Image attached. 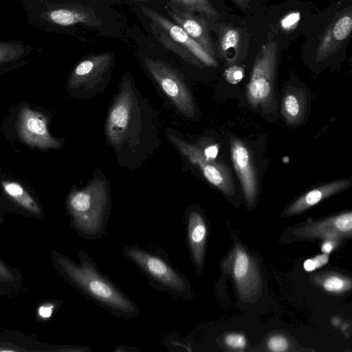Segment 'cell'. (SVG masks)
Instances as JSON below:
<instances>
[{"label":"cell","instance_id":"cell-1","mask_svg":"<svg viewBox=\"0 0 352 352\" xmlns=\"http://www.w3.org/2000/svg\"><path fill=\"white\" fill-rule=\"evenodd\" d=\"M105 135L120 165L131 169L140 168L161 143L152 107L128 72L109 109Z\"/></svg>","mask_w":352,"mask_h":352},{"label":"cell","instance_id":"cell-2","mask_svg":"<svg viewBox=\"0 0 352 352\" xmlns=\"http://www.w3.org/2000/svg\"><path fill=\"white\" fill-rule=\"evenodd\" d=\"M79 263L59 253L54 256V263L61 275L85 296L109 311L126 318H135L140 309L98 269L86 252H78Z\"/></svg>","mask_w":352,"mask_h":352},{"label":"cell","instance_id":"cell-3","mask_svg":"<svg viewBox=\"0 0 352 352\" xmlns=\"http://www.w3.org/2000/svg\"><path fill=\"white\" fill-rule=\"evenodd\" d=\"M110 206L106 179L94 178L86 186L69 192L67 207L74 227L83 237L100 238L107 223Z\"/></svg>","mask_w":352,"mask_h":352},{"label":"cell","instance_id":"cell-4","mask_svg":"<svg viewBox=\"0 0 352 352\" xmlns=\"http://www.w3.org/2000/svg\"><path fill=\"white\" fill-rule=\"evenodd\" d=\"M141 10L148 19L153 35L166 49L194 66H217L215 58L180 26L151 8L142 7Z\"/></svg>","mask_w":352,"mask_h":352},{"label":"cell","instance_id":"cell-5","mask_svg":"<svg viewBox=\"0 0 352 352\" xmlns=\"http://www.w3.org/2000/svg\"><path fill=\"white\" fill-rule=\"evenodd\" d=\"M122 253L157 287L177 297L189 298L190 288L188 280L166 259L137 245L124 248Z\"/></svg>","mask_w":352,"mask_h":352},{"label":"cell","instance_id":"cell-6","mask_svg":"<svg viewBox=\"0 0 352 352\" xmlns=\"http://www.w3.org/2000/svg\"><path fill=\"white\" fill-rule=\"evenodd\" d=\"M278 45L269 41L262 45L246 86V98L253 109L269 111L276 102L274 82L278 60Z\"/></svg>","mask_w":352,"mask_h":352},{"label":"cell","instance_id":"cell-7","mask_svg":"<svg viewBox=\"0 0 352 352\" xmlns=\"http://www.w3.org/2000/svg\"><path fill=\"white\" fill-rule=\"evenodd\" d=\"M114 56L104 52L89 56L72 71L67 83L71 95L89 98L103 91L108 83Z\"/></svg>","mask_w":352,"mask_h":352},{"label":"cell","instance_id":"cell-8","mask_svg":"<svg viewBox=\"0 0 352 352\" xmlns=\"http://www.w3.org/2000/svg\"><path fill=\"white\" fill-rule=\"evenodd\" d=\"M145 66L163 92L186 118L195 120L197 107L182 75L166 62L153 58L144 59Z\"/></svg>","mask_w":352,"mask_h":352},{"label":"cell","instance_id":"cell-9","mask_svg":"<svg viewBox=\"0 0 352 352\" xmlns=\"http://www.w3.org/2000/svg\"><path fill=\"white\" fill-rule=\"evenodd\" d=\"M165 133L177 151L200 170L209 183L227 195L235 192L234 180L227 166L207 157L201 148L187 142L175 131L167 129Z\"/></svg>","mask_w":352,"mask_h":352},{"label":"cell","instance_id":"cell-10","mask_svg":"<svg viewBox=\"0 0 352 352\" xmlns=\"http://www.w3.org/2000/svg\"><path fill=\"white\" fill-rule=\"evenodd\" d=\"M223 269L233 278L241 298H250L261 291L262 283L258 265L239 243H235L223 263Z\"/></svg>","mask_w":352,"mask_h":352},{"label":"cell","instance_id":"cell-11","mask_svg":"<svg viewBox=\"0 0 352 352\" xmlns=\"http://www.w3.org/2000/svg\"><path fill=\"white\" fill-rule=\"evenodd\" d=\"M18 132L28 145L42 150L59 149L62 143L54 138L47 127V120L40 112L23 106L18 116Z\"/></svg>","mask_w":352,"mask_h":352},{"label":"cell","instance_id":"cell-12","mask_svg":"<svg viewBox=\"0 0 352 352\" xmlns=\"http://www.w3.org/2000/svg\"><path fill=\"white\" fill-rule=\"evenodd\" d=\"M230 155L234 168L241 184L246 201L254 204L258 188L257 175L253 157L248 146L241 140L232 138Z\"/></svg>","mask_w":352,"mask_h":352},{"label":"cell","instance_id":"cell-13","mask_svg":"<svg viewBox=\"0 0 352 352\" xmlns=\"http://www.w3.org/2000/svg\"><path fill=\"white\" fill-rule=\"evenodd\" d=\"M165 9L175 23L214 57L215 50L210 34L209 19L201 14L179 8L169 2L166 4Z\"/></svg>","mask_w":352,"mask_h":352},{"label":"cell","instance_id":"cell-14","mask_svg":"<svg viewBox=\"0 0 352 352\" xmlns=\"http://www.w3.org/2000/svg\"><path fill=\"white\" fill-rule=\"evenodd\" d=\"M352 232V212L351 211L318 220L301 226L294 234L301 238L323 239L339 241L350 237Z\"/></svg>","mask_w":352,"mask_h":352},{"label":"cell","instance_id":"cell-15","mask_svg":"<svg viewBox=\"0 0 352 352\" xmlns=\"http://www.w3.org/2000/svg\"><path fill=\"white\" fill-rule=\"evenodd\" d=\"M351 30V11H344L335 16L320 38L316 50V60H324L333 55L346 41Z\"/></svg>","mask_w":352,"mask_h":352},{"label":"cell","instance_id":"cell-16","mask_svg":"<svg viewBox=\"0 0 352 352\" xmlns=\"http://www.w3.org/2000/svg\"><path fill=\"white\" fill-rule=\"evenodd\" d=\"M45 18L61 26L83 24L100 28L103 25L102 19L92 8L79 3H69L56 6L47 11Z\"/></svg>","mask_w":352,"mask_h":352},{"label":"cell","instance_id":"cell-17","mask_svg":"<svg viewBox=\"0 0 352 352\" xmlns=\"http://www.w3.org/2000/svg\"><path fill=\"white\" fill-rule=\"evenodd\" d=\"M207 225L204 216L192 209L187 214V236L192 262L197 272L203 268L207 237Z\"/></svg>","mask_w":352,"mask_h":352},{"label":"cell","instance_id":"cell-18","mask_svg":"<svg viewBox=\"0 0 352 352\" xmlns=\"http://www.w3.org/2000/svg\"><path fill=\"white\" fill-rule=\"evenodd\" d=\"M351 179H339L314 188L298 198L284 212L283 217L299 214L326 198L349 188Z\"/></svg>","mask_w":352,"mask_h":352},{"label":"cell","instance_id":"cell-19","mask_svg":"<svg viewBox=\"0 0 352 352\" xmlns=\"http://www.w3.org/2000/svg\"><path fill=\"white\" fill-rule=\"evenodd\" d=\"M307 107V98L301 88L290 87L283 96L281 104L282 115L290 125L300 124L304 120Z\"/></svg>","mask_w":352,"mask_h":352},{"label":"cell","instance_id":"cell-20","mask_svg":"<svg viewBox=\"0 0 352 352\" xmlns=\"http://www.w3.org/2000/svg\"><path fill=\"white\" fill-rule=\"evenodd\" d=\"M1 186L6 194L21 208L34 214H41L38 204L21 184L14 181L4 180Z\"/></svg>","mask_w":352,"mask_h":352},{"label":"cell","instance_id":"cell-21","mask_svg":"<svg viewBox=\"0 0 352 352\" xmlns=\"http://www.w3.org/2000/svg\"><path fill=\"white\" fill-rule=\"evenodd\" d=\"M241 41L240 29L232 26L222 27L218 33V49L221 56L227 59L230 50H232L236 59L239 53Z\"/></svg>","mask_w":352,"mask_h":352},{"label":"cell","instance_id":"cell-22","mask_svg":"<svg viewBox=\"0 0 352 352\" xmlns=\"http://www.w3.org/2000/svg\"><path fill=\"white\" fill-rule=\"evenodd\" d=\"M312 280L327 292L341 294L351 288V280L334 273H320L313 276Z\"/></svg>","mask_w":352,"mask_h":352},{"label":"cell","instance_id":"cell-23","mask_svg":"<svg viewBox=\"0 0 352 352\" xmlns=\"http://www.w3.org/2000/svg\"><path fill=\"white\" fill-rule=\"evenodd\" d=\"M167 1L182 10L201 14L208 19L220 18L219 12L209 0H167Z\"/></svg>","mask_w":352,"mask_h":352},{"label":"cell","instance_id":"cell-24","mask_svg":"<svg viewBox=\"0 0 352 352\" xmlns=\"http://www.w3.org/2000/svg\"><path fill=\"white\" fill-rule=\"evenodd\" d=\"M24 52L21 45L12 43H0V65L20 58Z\"/></svg>","mask_w":352,"mask_h":352},{"label":"cell","instance_id":"cell-25","mask_svg":"<svg viewBox=\"0 0 352 352\" xmlns=\"http://www.w3.org/2000/svg\"><path fill=\"white\" fill-rule=\"evenodd\" d=\"M226 345L234 350H243L247 346L245 337L241 333H230L224 338Z\"/></svg>","mask_w":352,"mask_h":352},{"label":"cell","instance_id":"cell-26","mask_svg":"<svg viewBox=\"0 0 352 352\" xmlns=\"http://www.w3.org/2000/svg\"><path fill=\"white\" fill-rule=\"evenodd\" d=\"M267 345L269 350L275 352L285 351L289 347L287 340L280 335H275L270 337Z\"/></svg>","mask_w":352,"mask_h":352},{"label":"cell","instance_id":"cell-27","mask_svg":"<svg viewBox=\"0 0 352 352\" xmlns=\"http://www.w3.org/2000/svg\"><path fill=\"white\" fill-rule=\"evenodd\" d=\"M329 261L328 254L323 253L304 262V268L307 272H311L325 265Z\"/></svg>","mask_w":352,"mask_h":352},{"label":"cell","instance_id":"cell-28","mask_svg":"<svg viewBox=\"0 0 352 352\" xmlns=\"http://www.w3.org/2000/svg\"><path fill=\"white\" fill-rule=\"evenodd\" d=\"M16 280V278L10 269L0 261V286H11Z\"/></svg>","mask_w":352,"mask_h":352},{"label":"cell","instance_id":"cell-29","mask_svg":"<svg viewBox=\"0 0 352 352\" xmlns=\"http://www.w3.org/2000/svg\"><path fill=\"white\" fill-rule=\"evenodd\" d=\"M225 76L228 82L235 84L242 79L243 70L239 66H232L226 71Z\"/></svg>","mask_w":352,"mask_h":352},{"label":"cell","instance_id":"cell-30","mask_svg":"<svg viewBox=\"0 0 352 352\" xmlns=\"http://www.w3.org/2000/svg\"><path fill=\"white\" fill-rule=\"evenodd\" d=\"M299 17L300 15L298 13L292 14L283 19L282 24L285 28L291 29L292 27L296 25L298 21Z\"/></svg>","mask_w":352,"mask_h":352},{"label":"cell","instance_id":"cell-31","mask_svg":"<svg viewBox=\"0 0 352 352\" xmlns=\"http://www.w3.org/2000/svg\"><path fill=\"white\" fill-rule=\"evenodd\" d=\"M338 242L339 241L333 239L324 240L321 246L322 252L325 254H329L334 248H336Z\"/></svg>","mask_w":352,"mask_h":352},{"label":"cell","instance_id":"cell-32","mask_svg":"<svg viewBox=\"0 0 352 352\" xmlns=\"http://www.w3.org/2000/svg\"><path fill=\"white\" fill-rule=\"evenodd\" d=\"M53 309L52 305H43L39 307L38 313L41 317L48 318L52 316Z\"/></svg>","mask_w":352,"mask_h":352},{"label":"cell","instance_id":"cell-33","mask_svg":"<svg viewBox=\"0 0 352 352\" xmlns=\"http://www.w3.org/2000/svg\"><path fill=\"white\" fill-rule=\"evenodd\" d=\"M203 152L207 157L214 159L218 153V148L216 146L211 145L208 146Z\"/></svg>","mask_w":352,"mask_h":352},{"label":"cell","instance_id":"cell-34","mask_svg":"<svg viewBox=\"0 0 352 352\" xmlns=\"http://www.w3.org/2000/svg\"><path fill=\"white\" fill-rule=\"evenodd\" d=\"M239 9L246 10L249 8L251 0H230Z\"/></svg>","mask_w":352,"mask_h":352},{"label":"cell","instance_id":"cell-35","mask_svg":"<svg viewBox=\"0 0 352 352\" xmlns=\"http://www.w3.org/2000/svg\"><path fill=\"white\" fill-rule=\"evenodd\" d=\"M131 1H138V2H147L149 0H131Z\"/></svg>","mask_w":352,"mask_h":352}]
</instances>
